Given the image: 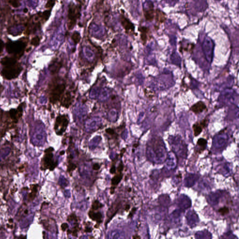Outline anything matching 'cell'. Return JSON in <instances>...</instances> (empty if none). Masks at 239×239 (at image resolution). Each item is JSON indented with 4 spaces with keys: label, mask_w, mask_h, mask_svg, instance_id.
Returning a JSON list of instances; mask_svg holds the SVG:
<instances>
[{
    "label": "cell",
    "mask_w": 239,
    "mask_h": 239,
    "mask_svg": "<svg viewBox=\"0 0 239 239\" xmlns=\"http://www.w3.org/2000/svg\"><path fill=\"white\" fill-rule=\"evenodd\" d=\"M56 2V0H47V2L45 6V8L52 10L55 5Z\"/></svg>",
    "instance_id": "24"
},
{
    "label": "cell",
    "mask_w": 239,
    "mask_h": 239,
    "mask_svg": "<svg viewBox=\"0 0 239 239\" xmlns=\"http://www.w3.org/2000/svg\"><path fill=\"white\" fill-rule=\"evenodd\" d=\"M81 35H80V32H77V31L73 32L71 36V39L74 44L76 45V44L79 43L80 40H81Z\"/></svg>",
    "instance_id": "20"
},
{
    "label": "cell",
    "mask_w": 239,
    "mask_h": 239,
    "mask_svg": "<svg viewBox=\"0 0 239 239\" xmlns=\"http://www.w3.org/2000/svg\"><path fill=\"white\" fill-rule=\"evenodd\" d=\"M164 3L168 5L169 6H174L178 2V0H162Z\"/></svg>",
    "instance_id": "29"
},
{
    "label": "cell",
    "mask_w": 239,
    "mask_h": 239,
    "mask_svg": "<svg viewBox=\"0 0 239 239\" xmlns=\"http://www.w3.org/2000/svg\"><path fill=\"white\" fill-rule=\"evenodd\" d=\"M23 104V103L20 104L17 109H12L9 111V114L10 118L16 122H17L22 116V112H23V110H22Z\"/></svg>",
    "instance_id": "13"
},
{
    "label": "cell",
    "mask_w": 239,
    "mask_h": 239,
    "mask_svg": "<svg viewBox=\"0 0 239 239\" xmlns=\"http://www.w3.org/2000/svg\"><path fill=\"white\" fill-rule=\"evenodd\" d=\"M54 151L52 147H49L44 151V155L41 162V170L45 171L49 170L53 171L57 166V161H55L53 152Z\"/></svg>",
    "instance_id": "4"
},
{
    "label": "cell",
    "mask_w": 239,
    "mask_h": 239,
    "mask_svg": "<svg viewBox=\"0 0 239 239\" xmlns=\"http://www.w3.org/2000/svg\"><path fill=\"white\" fill-rule=\"evenodd\" d=\"M23 12L25 13H27V12H28V9L26 8H24V9H23Z\"/></svg>",
    "instance_id": "44"
},
{
    "label": "cell",
    "mask_w": 239,
    "mask_h": 239,
    "mask_svg": "<svg viewBox=\"0 0 239 239\" xmlns=\"http://www.w3.org/2000/svg\"><path fill=\"white\" fill-rule=\"evenodd\" d=\"M65 151H62V152H60V155L62 156L63 155L65 154Z\"/></svg>",
    "instance_id": "42"
},
{
    "label": "cell",
    "mask_w": 239,
    "mask_h": 239,
    "mask_svg": "<svg viewBox=\"0 0 239 239\" xmlns=\"http://www.w3.org/2000/svg\"><path fill=\"white\" fill-rule=\"evenodd\" d=\"M76 1H77V2H79L81 3V0H76Z\"/></svg>",
    "instance_id": "45"
},
{
    "label": "cell",
    "mask_w": 239,
    "mask_h": 239,
    "mask_svg": "<svg viewBox=\"0 0 239 239\" xmlns=\"http://www.w3.org/2000/svg\"><path fill=\"white\" fill-rule=\"evenodd\" d=\"M137 210V208L136 207H134L133 208H132V210H131V211L130 212L129 215H128V218H131V217H133V215H134V213L136 212Z\"/></svg>",
    "instance_id": "34"
},
{
    "label": "cell",
    "mask_w": 239,
    "mask_h": 239,
    "mask_svg": "<svg viewBox=\"0 0 239 239\" xmlns=\"http://www.w3.org/2000/svg\"><path fill=\"white\" fill-rule=\"evenodd\" d=\"M100 165H99V163H94V164H93V166H92V169H93V170H94V171H98V170H99V169H100Z\"/></svg>",
    "instance_id": "36"
},
{
    "label": "cell",
    "mask_w": 239,
    "mask_h": 239,
    "mask_svg": "<svg viewBox=\"0 0 239 239\" xmlns=\"http://www.w3.org/2000/svg\"><path fill=\"white\" fill-rule=\"evenodd\" d=\"M92 229H91V228H89V227H86V228H85V232H86V233H91V232H92Z\"/></svg>",
    "instance_id": "39"
},
{
    "label": "cell",
    "mask_w": 239,
    "mask_h": 239,
    "mask_svg": "<svg viewBox=\"0 0 239 239\" xmlns=\"http://www.w3.org/2000/svg\"><path fill=\"white\" fill-rule=\"evenodd\" d=\"M133 238L135 239H141V237H140L139 236H138V235H135V236H133Z\"/></svg>",
    "instance_id": "41"
},
{
    "label": "cell",
    "mask_w": 239,
    "mask_h": 239,
    "mask_svg": "<svg viewBox=\"0 0 239 239\" xmlns=\"http://www.w3.org/2000/svg\"><path fill=\"white\" fill-rule=\"evenodd\" d=\"M40 42V37H33L31 41V44L33 46H37V45H39Z\"/></svg>",
    "instance_id": "27"
},
{
    "label": "cell",
    "mask_w": 239,
    "mask_h": 239,
    "mask_svg": "<svg viewBox=\"0 0 239 239\" xmlns=\"http://www.w3.org/2000/svg\"><path fill=\"white\" fill-rule=\"evenodd\" d=\"M62 66V64L61 61H58V60H54L50 65L49 69L52 74H55L59 71Z\"/></svg>",
    "instance_id": "17"
},
{
    "label": "cell",
    "mask_w": 239,
    "mask_h": 239,
    "mask_svg": "<svg viewBox=\"0 0 239 239\" xmlns=\"http://www.w3.org/2000/svg\"><path fill=\"white\" fill-rule=\"evenodd\" d=\"M123 163L122 161H121L120 162L117 168V172H122L123 170Z\"/></svg>",
    "instance_id": "32"
},
{
    "label": "cell",
    "mask_w": 239,
    "mask_h": 239,
    "mask_svg": "<svg viewBox=\"0 0 239 239\" xmlns=\"http://www.w3.org/2000/svg\"><path fill=\"white\" fill-rule=\"evenodd\" d=\"M116 160L113 161V164H112V166H111V168L110 170V173L112 174H114L116 173Z\"/></svg>",
    "instance_id": "31"
},
{
    "label": "cell",
    "mask_w": 239,
    "mask_h": 239,
    "mask_svg": "<svg viewBox=\"0 0 239 239\" xmlns=\"http://www.w3.org/2000/svg\"><path fill=\"white\" fill-rule=\"evenodd\" d=\"M68 225L67 223H64L61 226V229H62L63 232H65L68 228Z\"/></svg>",
    "instance_id": "33"
},
{
    "label": "cell",
    "mask_w": 239,
    "mask_h": 239,
    "mask_svg": "<svg viewBox=\"0 0 239 239\" xmlns=\"http://www.w3.org/2000/svg\"><path fill=\"white\" fill-rule=\"evenodd\" d=\"M121 203H122V202L121 201H115L111 205L110 208L108 209V211L107 212V217H108V220H107V222L106 223V225H107V224L111 221V219L117 213L120 207H121Z\"/></svg>",
    "instance_id": "10"
},
{
    "label": "cell",
    "mask_w": 239,
    "mask_h": 239,
    "mask_svg": "<svg viewBox=\"0 0 239 239\" xmlns=\"http://www.w3.org/2000/svg\"><path fill=\"white\" fill-rule=\"evenodd\" d=\"M69 123L67 118L65 115L59 116L57 118L54 129L57 135H62L67 129Z\"/></svg>",
    "instance_id": "6"
},
{
    "label": "cell",
    "mask_w": 239,
    "mask_h": 239,
    "mask_svg": "<svg viewBox=\"0 0 239 239\" xmlns=\"http://www.w3.org/2000/svg\"><path fill=\"white\" fill-rule=\"evenodd\" d=\"M73 159V157L71 155H70L69 157V160L68 161L67 172L69 173L72 172L77 168V165L72 161V160Z\"/></svg>",
    "instance_id": "18"
},
{
    "label": "cell",
    "mask_w": 239,
    "mask_h": 239,
    "mask_svg": "<svg viewBox=\"0 0 239 239\" xmlns=\"http://www.w3.org/2000/svg\"><path fill=\"white\" fill-rule=\"evenodd\" d=\"M39 188V185L37 184H32L30 186L31 192L28 195V202H32L35 199L37 195Z\"/></svg>",
    "instance_id": "15"
},
{
    "label": "cell",
    "mask_w": 239,
    "mask_h": 239,
    "mask_svg": "<svg viewBox=\"0 0 239 239\" xmlns=\"http://www.w3.org/2000/svg\"><path fill=\"white\" fill-rule=\"evenodd\" d=\"M139 144H135L133 145V147H134V148H137V147L138 146Z\"/></svg>",
    "instance_id": "43"
},
{
    "label": "cell",
    "mask_w": 239,
    "mask_h": 239,
    "mask_svg": "<svg viewBox=\"0 0 239 239\" xmlns=\"http://www.w3.org/2000/svg\"><path fill=\"white\" fill-rule=\"evenodd\" d=\"M145 6L143 7V13L145 19L149 21H151L153 19L154 15V5L152 2L151 1H148L145 3Z\"/></svg>",
    "instance_id": "9"
},
{
    "label": "cell",
    "mask_w": 239,
    "mask_h": 239,
    "mask_svg": "<svg viewBox=\"0 0 239 239\" xmlns=\"http://www.w3.org/2000/svg\"><path fill=\"white\" fill-rule=\"evenodd\" d=\"M66 84L62 79L59 78L54 79L50 88L49 99L51 102L55 103L61 99L66 90Z\"/></svg>",
    "instance_id": "2"
},
{
    "label": "cell",
    "mask_w": 239,
    "mask_h": 239,
    "mask_svg": "<svg viewBox=\"0 0 239 239\" xmlns=\"http://www.w3.org/2000/svg\"><path fill=\"white\" fill-rule=\"evenodd\" d=\"M120 21L123 27L127 34H133L135 32V26L130 21V20L125 16L123 14H121L120 16Z\"/></svg>",
    "instance_id": "7"
},
{
    "label": "cell",
    "mask_w": 239,
    "mask_h": 239,
    "mask_svg": "<svg viewBox=\"0 0 239 239\" xmlns=\"http://www.w3.org/2000/svg\"><path fill=\"white\" fill-rule=\"evenodd\" d=\"M80 230V226H79V224L78 223L76 224L75 226L73 227L72 230H68L67 234H72V236L75 237H78V234L79 233V231Z\"/></svg>",
    "instance_id": "21"
},
{
    "label": "cell",
    "mask_w": 239,
    "mask_h": 239,
    "mask_svg": "<svg viewBox=\"0 0 239 239\" xmlns=\"http://www.w3.org/2000/svg\"><path fill=\"white\" fill-rule=\"evenodd\" d=\"M206 110H207V106L202 101L197 102L190 107V111L196 115L200 114Z\"/></svg>",
    "instance_id": "14"
},
{
    "label": "cell",
    "mask_w": 239,
    "mask_h": 239,
    "mask_svg": "<svg viewBox=\"0 0 239 239\" xmlns=\"http://www.w3.org/2000/svg\"><path fill=\"white\" fill-rule=\"evenodd\" d=\"M104 207V205L101 203L99 200H95L92 204L91 209L93 211L98 210L99 209L102 208Z\"/></svg>",
    "instance_id": "22"
},
{
    "label": "cell",
    "mask_w": 239,
    "mask_h": 239,
    "mask_svg": "<svg viewBox=\"0 0 239 239\" xmlns=\"http://www.w3.org/2000/svg\"><path fill=\"white\" fill-rule=\"evenodd\" d=\"M123 177V174L122 172H117V173H116L115 176H114L112 178L111 187L110 188V193L111 194H113L115 193V189L122 181Z\"/></svg>",
    "instance_id": "12"
},
{
    "label": "cell",
    "mask_w": 239,
    "mask_h": 239,
    "mask_svg": "<svg viewBox=\"0 0 239 239\" xmlns=\"http://www.w3.org/2000/svg\"><path fill=\"white\" fill-rule=\"evenodd\" d=\"M144 92H145L146 96L149 99H153L154 97V96H155V93L154 91H153L150 88H145Z\"/></svg>",
    "instance_id": "23"
},
{
    "label": "cell",
    "mask_w": 239,
    "mask_h": 239,
    "mask_svg": "<svg viewBox=\"0 0 239 239\" xmlns=\"http://www.w3.org/2000/svg\"><path fill=\"white\" fill-rule=\"evenodd\" d=\"M7 1L12 7L15 8L18 7L21 5L20 1L21 0H7Z\"/></svg>",
    "instance_id": "25"
},
{
    "label": "cell",
    "mask_w": 239,
    "mask_h": 239,
    "mask_svg": "<svg viewBox=\"0 0 239 239\" xmlns=\"http://www.w3.org/2000/svg\"><path fill=\"white\" fill-rule=\"evenodd\" d=\"M217 1H221V0H217Z\"/></svg>",
    "instance_id": "47"
},
{
    "label": "cell",
    "mask_w": 239,
    "mask_h": 239,
    "mask_svg": "<svg viewBox=\"0 0 239 239\" xmlns=\"http://www.w3.org/2000/svg\"><path fill=\"white\" fill-rule=\"evenodd\" d=\"M4 66L2 74L6 79L10 80L17 78L22 70V67L16 57H4L1 61Z\"/></svg>",
    "instance_id": "1"
},
{
    "label": "cell",
    "mask_w": 239,
    "mask_h": 239,
    "mask_svg": "<svg viewBox=\"0 0 239 239\" xmlns=\"http://www.w3.org/2000/svg\"><path fill=\"white\" fill-rule=\"evenodd\" d=\"M126 152V149H125V148H123V149H122V150H121V153H120V157H122L123 156L124 154V153Z\"/></svg>",
    "instance_id": "38"
},
{
    "label": "cell",
    "mask_w": 239,
    "mask_h": 239,
    "mask_svg": "<svg viewBox=\"0 0 239 239\" xmlns=\"http://www.w3.org/2000/svg\"><path fill=\"white\" fill-rule=\"evenodd\" d=\"M219 212L222 215H225L229 212V210L228 207H223L221 208L219 210Z\"/></svg>",
    "instance_id": "30"
},
{
    "label": "cell",
    "mask_w": 239,
    "mask_h": 239,
    "mask_svg": "<svg viewBox=\"0 0 239 239\" xmlns=\"http://www.w3.org/2000/svg\"><path fill=\"white\" fill-rule=\"evenodd\" d=\"M4 46V44L3 42L0 39V55H1L2 53V52Z\"/></svg>",
    "instance_id": "37"
},
{
    "label": "cell",
    "mask_w": 239,
    "mask_h": 239,
    "mask_svg": "<svg viewBox=\"0 0 239 239\" xmlns=\"http://www.w3.org/2000/svg\"><path fill=\"white\" fill-rule=\"evenodd\" d=\"M207 144V141L204 138H200L197 142V144L199 147H202V149H204L206 148Z\"/></svg>",
    "instance_id": "26"
},
{
    "label": "cell",
    "mask_w": 239,
    "mask_h": 239,
    "mask_svg": "<svg viewBox=\"0 0 239 239\" xmlns=\"http://www.w3.org/2000/svg\"><path fill=\"white\" fill-rule=\"evenodd\" d=\"M67 221L69 222H71L73 221H75V222H78V218L75 213H72L68 216Z\"/></svg>",
    "instance_id": "28"
},
{
    "label": "cell",
    "mask_w": 239,
    "mask_h": 239,
    "mask_svg": "<svg viewBox=\"0 0 239 239\" xmlns=\"http://www.w3.org/2000/svg\"><path fill=\"white\" fill-rule=\"evenodd\" d=\"M106 132L107 134H109V135H112V136L115 134V131H114V129H112V128H108V129H106Z\"/></svg>",
    "instance_id": "35"
},
{
    "label": "cell",
    "mask_w": 239,
    "mask_h": 239,
    "mask_svg": "<svg viewBox=\"0 0 239 239\" xmlns=\"http://www.w3.org/2000/svg\"><path fill=\"white\" fill-rule=\"evenodd\" d=\"M209 120L207 118L196 122L192 125V129L195 137L199 136L203 130L207 126Z\"/></svg>",
    "instance_id": "8"
},
{
    "label": "cell",
    "mask_w": 239,
    "mask_h": 239,
    "mask_svg": "<svg viewBox=\"0 0 239 239\" xmlns=\"http://www.w3.org/2000/svg\"><path fill=\"white\" fill-rule=\"evenodd\" d=\"M128 192H131V188H129L128 189Z\"/></svg>",
    "instance_id": "46"
},
{
    "label": "cell",
    "mask_w": 239,
    "mask_h": 239,
    "mask_svg": "<svg viewBox=\"0 0 239 239\" xmlns=\"http://www.w3.org/2000/svg\"><path fill=\"white\" fill-rule=\"evenodd\" d=\"M89 217L92 221L96 222L97 224L94 227L98 228L99 227L100 224L102 222V215L100 212H95V211L91 209L88 213Z\"/></svg>",
    "instance_id": "11"
},
{
    "label": "cell",
    "mask_w": 239,
    "mask_h": 239,
    "mask_svg": "<svg viewBox=\"0 0 239 239\" xmlns=\"http://www.w3.org/2000/svg\"><path fill=\"white\" fill-rule=\"evenodd\" d=\"M130 206L129 205H127L126 206L125 208V210L127 212L128 210H129V209H130Z\"/></svg>",
    "instance_id": "40"
},
{
    "label": "cell",
    "mask_w": 239,
    "mask_h": 239,
    "mask_svg": "<svg viewBox=\"0 0 239 239\" xmlns=\"http://www.w3.org/2000/svg\"><path fill=\"white\" fill-rule=\"evenodd\" d=\"M81 4H75L73 2L70 3L67 17V27L69 31L74 29L77 22L81 17Z\"/></svg>",
    "instance_id": "3"
},
{
    "label": "cell",
    "mask_w": 239,
    "mask_h": 239,
    "mask_svg": "<svg viewBox=\"0 0 239 239\" xmlns=\"http://www.w3.org/2000/svg\"><path fill=\"white\" fill-rule=\"evenodd\" d=\"M26 46V42L23 41L15 42L9 41L6 44V48L7 52L15 55L17 58L20 57L23 55Z\"/></svg>",
    "instance_id": "5"
},
{
    "label": "cell",
    "mask_w": 239,
    "mask_h": 239,
    "mask_svg": "<svg viewBox=\"0 0 239 239\" xmlns=\"http://www.w3.org/2000/svg\"><path fill=\"white\" fill-rule=\"evenodd\" d=\"M148 29L146 27H141L139 28V31L141 33V38L143 43H145L147 40V34L148 33Z\"/></svg>",
    "instance_id": "19"
},
{
    "label": "cell",
    "mask_w": 239,
    "mask_h": 239,
    "mask_svg": "<svg viewBox=\"0 0 239 239\" xmlns=\"http://www.w3.org/2000/svg\"><path fill=\"white\" fill-rule=\"evenodd\" d=\"M62 99V105L66 107H68L72 102V97L71 93L67 91L61 97Z\"/></svg>",
    "instance_id": "16"
}]
</instances>
